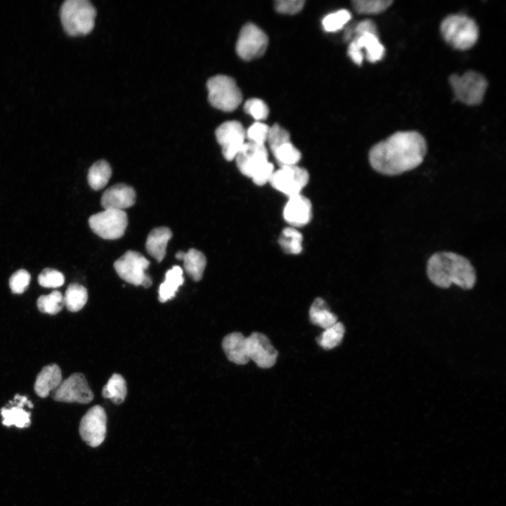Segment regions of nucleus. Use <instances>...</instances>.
Listing matches in <instances>:
<instances>
[{"label":"nucleus","mask_w":506,"mask_h":506,"mask_svg":"<svg viewBox=\"0 0 506 506\" xmlns=\"http://www.w3.org/2000/svg\"><path fill=\"white\" fill-rule=\"evenodd\" d=\"M427 150L426 140L420 133L398 131L374 145L369 151L368 159L377 172L396 176L421 164Z\"/></svg>","instance_id":"1"},{"label":"nucleus","mask_w":506,"mask_h":506,"mask_svg":"<svg viewBox=\"0 0 506 506\" xmlns=\"http://www.w3.org/2000/svg\"><path fill=\"white\" fill-rule=\"evenodd\" d=\"M427 274L437 287L448 288L455 284L464 290L473 288L476 271L466 257L452 252L433 254L427 261Z\"/></svg>","instance_id":"2"},{"label":"nucleus","mask_w":506,"mask_h":506,"mask_svg":"<svg viewBox=\"0 0 506 506\" xmlns=\"http://www.w3.org/2000/svg\"><path fill=\"white\" fill-rule=\"evenodd\" d=\"M96 11L87 0H66L60 8V18L65 31L71 36L89 33L95 25Z\"/></svg>","instance_id":"3"},{"label":"nucleus","mask_w":506,"mask_h":506,"mask_svg":"<svg viewBox=\"0 0 506 506\" xmlns=\"http://www.w3.org/2000/svg\"><path fill=\"white\" fill-rule=\"evenodd\" d=\"M441 33L451 46L459 50L472 48L479 37V28L475 21L463 14H453L441 23Z\"/></svg>","instance_id":"4"},{"label":"nucleus","mask_w":506,"mask_h":506,"mask_svg":"<svg viewBox=\"0 0 506 506\" xmlns=\"http://www.w3.org/2000/svg\"><path fill=\"white\" fill-rule=\"evenodd\" d=\"M208 99L210 104L224 112L235 110L242 102L240 89L235 80L226 75H216L207 83Z\"/></svg>","instance_id":"5"},{"label":"nucleus","mask_w":506,"mask_h":506,"mask_svg":"<svg viewBox=\"0 0 506 506\" xmlns=\"http://www.w3.org/2000/svg\"><path fill=\"white\" fill-rule=\"evenodd\" d=\"M449 82L455 98L469 105L482 102L488 86L486 78L474 71H468L461 76L452 74Z\"/></svg>","instance_id":"6"},{"label":"nucleus","mask_w":506,"mask_h":506,"mask_svg":"<svg viewBox=\"0 0 506 506\" xmlns=\"http://www.w3.org/2000/svg\"><path fill=\"white\" fill-rule=\"evenodd\" d=\"M89 224L91 230L100 238L115 240L124 235L128 218L124 210L105 209L91 216Z\"/></svg>","instance_id":"7"},{"label":"nucleus","mask_w":506,"mask_h":506,"mask_svg":"<svg viewBox=\"0 0 506 506\" xmlns=\"http://www.w3.org/2000/svg\"><path fill=\"white\" fill-rule=\"evenodd\" d=\"M268 37L265 32L252 23L245 25L236 43V51L245 60H251L264 55L268 46Z\"/></svg>","instance_id":"8"},{"label":"nucleus","mask_w":506,"mask_h":506,"mask_svg":"<svg viewBox=\"0 0 506 506\" xmlns=\"http://www.w3.org/2000/svg\"><path fill=\"white\" fill-rule=\"evenodd\" d=\"M309 180L308 171L297 165L280 167L274 171L270 183L289 197L300 194Z\"/></svg>","instance_id":"9"},{"label":"nucleus","mask_w":506,"mask_h":506,"mask_svg":"<svg viewBox=\"0 0 506 506\" xmlns=\"http://www.w3.org/2000/svg\"><path fill=\"white\" fill-rule=\"evenodd\" d=\"M107 417L105 410L96 405L91 408L83 416L79 424V434L89 446H99L106 435Z\"/></svg>","instance_id":"10"},{"label":"nucleus","mask_w":506,"mask_h":506,"mask_svg":"<svg viewBox=\"0 0 506 506\" xmlns=\"http://www.w3.org/2000/svg\"><path fill=\"white\" fill-rule=\"evenodd\" d=\"M53 397L60 402L89 403L93 398V394L85 376L76 372L61 382L54 390Z\"/></svg>","instance_id":"11"},{"label":"nucleus","mask_w":506,"mask_h":506,"mask_svg":"<svg viewBox=\"0 0 506 506\" xmlns=\"http://www.w3.org/2000/svg\"><path fill=\"white\" fill-rule=\"evenodd\" d=\"M235 159L240 171L251 179L271 163L265 145L249 141L245 143Z\"/></svg>","instance_id":"12"},{"label":"nucleus","mask_w":506,"mask_h":506,"mask_svg":"<svg viewBox=\"0 0 506 506\" xmlns=\"http://www.w3.org/2000/svg\"><path fill=\"white\" fill-rule=\"evenodd\" d=\"M217 142L221 145L222 154L228 161L235 158L245 144L246 131L238 121L222 123L215 131Z\"/></svg>","instance_id":"13"},{"label":"nucleus","mask_w":506,"mask_h":506,"mask_svg":"<svg viewBox=\"0 0 506 506\" xmlns=\"http://www.w3.org/2000/svg\"><path fill=\"white\" fill-rule=\"evenodd\" d=\"M363 50L365 51L366 59L371 63L380 60L385 52L378 34L372 33L356 34L349 45L348 55L358 65H361L363 60Z\"/></svg>","instance_id":"14"},{"label":"nucleus","mask_w":506,"mask_h":506,"mask_svg":"<svg viewBox=\"0 0 506 506\" xmlns=\"http://www.w3.org/2000/svg\"><path fill=\"white\" fill-rule=\"evenodd\" d=\"M246 355L261 368H271L276 362L278 353L265 335L254 332L245 337Z\"/></svg>","instance_id":"15"},{"label":"nucleus","mask_w":506,"mask_h":506,"mask_svg":"<svg viewBox=\"0 0 506 506\" xmlns=\"http://www.w3.org/2000/svg\"><path fill=\"white\" fill-rule=\"evenodd\" d=\"M149 261L139 252L129 250L114 263L118 275L134 285H141Z\"/></svg>","instance_id":"16"},{"label":"nucleus","mask_w":506,"mask_h":506,"mask_svg":"<svg viewBox=\"0 0 506 506\" xmlns=\"http://www.w3.org/2000/svg\"><path fill=\"white\" fill-rule=\"evenodd\" d=\"M100 202L105 209L124 210L134 205L136 192L125 183L115 184L103 193Z\"/></svg>","instance_id":"17"},{"label":"nucleus","mask_w":506,"mask_h":506,"mask_svg":"<svg viewBox=\"0 0 506 506\" xmlns=\"http://www.w3.org/2000/svg\"><path fill=\"white\" fill-rule=\"evenodd\" d=\"M310 200L301 194L290 197L283 209L285 220L292 226L307 224L311 218Z\"/></svg>","instance_id":"18"},{"label":"nucleus","mask_w":506,"mask_h":506,"mask_svg":"<svg viewBox=\"0 0 506 506\" xmlns=\"http://www.w3.org/2000/svg\"><path fill=\"white\" fill-rule=\"evenodd\" d=\"M61 370L56 364L48 365L37 375L34 383L36 394L45 398L52 390L57 389L62 382Z\"/></svg>","instance_id":"19"},{"label":"nucleus","mask_w":506,"mask_h":506,"mask_svg":"<svg viewBox=\"0 0 506 506\" xmlns=\"http://www.w3.org/2000/svg\"><path fill=\"white\" fill-rule=\"evenodd\" d=\"M222 348L228 359L235 364L245 365L249 361L246 355L245 337L240 332L226 335L222 341Z\"/></svg>","instance_id":"20"},{"label":"nucleus","mask_w":506,"mask_h":506,"mask_svg":"<svg viewBox=\"0 0 506 506\" xmlns=\"http://www.w3.org/2000/svg\"><path fill=\"white\" fill-rule=\"evenodd\" d=\"M172 236L171 230L167 227H158L153 229L148 235L146 250L157 261L163 260L166 254V248Z\"/></svg>","instance_id":"21"},{"label":"nucleus","mask_w":506,"mask_h":506,"mask_svg":"<svg viewBox=\"0 0 506 506\" xmlns=\"http://www.w3.org/2000/svg\"><path fill=\"white\" fill-rule=\"evenodd\" d=\"M183 281V270L180 266H174L169 269L165 274L164 281L159 288V301L164 303L172 299Z\"/></svg>","instance_id":"22"},{"label":"nucleus","mask_w":506,"mask_h":506,"mask_svg":"<svg viewBox=\"0 0 506 506\" xmlns=\"http://www.w3.org/2000/svg\"><path fill=\"white\" fill-rule=\"evenodd\" d=\"M309 319L311 323L323 329L337 322V316L330 311L327 303L320 297L316 298L310 307Z\"/></svg>","instance_id":"23"},{"label":"nucleus","mask_w":506,"mask_h":506,"mask_svg":"<svg viewBox=\"0 0 506 506\" xmlns=\"http://www.w3.org/2000/svg\"><path fill=\"white\" fill-rule=\"evenodd\" d=\"M181 260L183 261V266L188 275L195 281L200 280L207 264L204 254L191 248L184 252Z\"/></svg>","instance_id":"24"},{"label":"nucleus","mask_w":506,"mask_h":506,"mask_svg":"<svg viewBox=\"0 0 506 506\" xmlns=\"http://www.w3.org/2000/svg\"><path fill=\"white\" fill-rule=\"evenodd\" d=\"M112 176V169L109 163L103 160L93 163L89 169L87 181L89 185L95 190L104 188Z\"/></svg>","instance_id":"25"},{"label":"nucleus","mask_w":506,"mask_h":506,"mask_svg":"<svg viewBox=\"0 0 506 506\" xmlns=\"http://www.w3.org/2000/svg\"><path fill=\"white\" fill-rule=\"evenodd\" d=\"M126 384L123 377L113 374L102 390L104 398H110L114 403H122L126 396Z\"/></svg>","instance_id":"26"},{"label":"nucleus","mask_w":506,"mask_h":506,"mask_svg":"<svg viewBox=\"0 0 506 506\" xmlns=\"http://www.w3.org/2000/svg\"><path fill=\"white\" fill-rule=\"evenodd\" d=\"M64 304L72 312L81 310L88 299L86 289L78 283H72L65 291Z\"/></svg>","instance_id":"27"},{"label":"nucleus","mask_w":506,"mask_h":506,"mask_svg":"<svg viewBox=\"0 0 506 506\" xmlns=\"http://www.w3.org/2000/svg\"><path fill=\"white\" fill-rule=\"evenodd\" d=\"M302 241V235L293 227L284 228L278 238V243L283 251L292 254H297L301 252Z\"/></svg>","instance_id":"28"},{"label":"nucleus","mask_w":506,"mask_h":506,"mask_svg":"<svg viewBox=\"0 0 506 506\" xmlns=\"http://www.w3.org/2000/svg\"><path fill=\"white\" fill-rule=\"evenodd\" d=\"M1 414L3 417L2 423L7 427L15 425L19 428H25L29 427L31 423L30 413L18 406L11 408H3Z\"/></svg>","instance_id":"29"},{"label":"nucleus","mask_w":506,"mask_h":506,"mask_svg":"<svg viewBox=\"0 0 506 506\" xmlns=\"http://www.w3.org/2000/svg\"><path fill=\"white\" fill-rule=\"evenodd\" d=\"M344 332V325L337 321L335 324L325 329L323 332L318 337L316 341L323 349H332L342 342Z\"/></svg>","instance_id":"30"},{"label":"nucleus","mask_w":506,"mask_h":506,"mask_svg":"<svg viewBox=\"0 0 506 506\" xmlns=\"http://www.w3.org/2000/svg\"><path fill=\"white\" fill-rule=\"evenodd\" d=\"M272 153L280 167L297 165L301 159V153L290 141L280 145Z\"/></svg>","instance_id":"31"},{"label":"nucleus","mask_w":506,"mask_h":506,"mask_svg":"<svg viewBox=\"0 0 506 506\" xmlns=\"http://www.w3.org/2000/svg\"><path fill=\"white\" fill-rule=\"evenodd\" d=\"M39 310L44 313L56 314L64 305L63 294L59 291H53L48 295H41L37 299Z\"/></svg>","instance_id":"32"},{"label":"nucleus","mask_w":506,"mask_h":506,"mask_svg":"<svg viewBox=\"0 0 506 506\" xmlns=\"http://www.w3.org/2000/svg\"><path fill=\"white\" fill-rule=\"evenodd\" d=\"M349 11L345 9L337 11L327 15L322 21L323 29L329 32L339 31L350 20Z\"/></svg>","instance_id":"33"},{"label":"nucleus","mask_w":506,"mask_h":506,"mask_svg":"<svg viewBox=\"0 0 506 506\" xmlns=\"http://www.w3.org/2000/svg\"><path fill=\"white\" fill-rule=\"evenodd\" d=\"M391 0H356L353 1L356 11L362 14H377L388 8Z\"/></svg>","instance_id":"34"},{"label":"nucleus","mask_w":506,"mask_h":506,"mask_svg":"<svg viewBox=\"0 0 506 506\" xmlns=\"http://www.w3.org/2000/svg\"><path fill=\"white\" fill-rule=\"evenodd\" d=\"M63 274L53 268H45L38 276L39 284L44 287H58L63 285Z\"/></svg>","instance_id":"35"},{"label":"nucleus","mask_w":506,"mask_h":506,"mask_svg":"<svg viewBox=\"0 0 506 506\" xmlns=\"http://www.w3.org/2000/svg\"><path fill=\"white\" fill-rule=\"evenodd\" d=\"M290 141L288 131L278 124H274L269 128L268 142L271 152L280 145Z\"/></svg>","instance_id":"36"},{"label":"nucleus","mask_w":506,"mask_h":506,"mask_svg":"<svg viewBox=\"0 0 506 506\" xmlns=\"http://www.w3.org/2000/svg\"><path fill=\"white\" fill-rule=\"evenodd\" d=\"M244 110L258 121L266 119L269 112L267 105L259 98L247 100L244 105Z\"/></svg>","instance_id":"37"},{"label":"nucleus","mask_w":506,"mask_h":506,"mask_svg":"<svg viewBox=\"0 0 506 506\" xmlns=\"http://www.w3.org/2000/svg\"><path fill=\"white\" fill-rule=\"evenodd\" d=\"M269 128L266 124L255 122L246 131V138L249 142L264 145L267 141Z\"/></svg>","instance_id":"38"},{"label":"nucleus","mask_w":506,"mask_h":506,"mask_svg":"<svg viewBox=\"0 0 506 506\" xmlns=\"http://www.w3.org/2000/svg\"><path fill=\"white\" fill-rule=\"evenodd\" d=\"M30 281V274L25 269H20L15 272L9 279V287L15 294L24 292Z\"/></svg>","instance_id":"39"},{"label":"nucleus","mask_w":506,"mask_h":506,"mask_svg":"<svg viewBox=\"0 0 506 506\" xmlns=\"http://www.w3.org/2000/svg\"><path fill=\"white\" fill-rule=\"evenodd\" d=\"M304 5L302 0H279L275 2V8L279 13L295 14L300 11Z\"/></svg>","instance_id":"40"},{"label":"nucleus","mask_w":506,"mask_h":506,"mask_svg":"<svg viewBox=\"0 0 506 506\" xmlns=\"http://www.w3.org/2000/svg\"><path fill=\"white\" fill-rule=\"evenodd\" d=\"M353 33H354L355 35L363 33L378 34L376 25L372 20L368 19L358 22L354 27Z\"/></svg>","instance_id":"41"},{"label":"nucleus","mask_w":506,"mask_h":506,"mask_svg":"<svg viewBox=\"0 0 506 506\" xmlns=\"http://www.w3.org/2000/svg\"><path fill=\"white\" fill-rule=\"evenodd\" d=\"M15 399V403L16 406L22 407L25 404L27 405L29 408H32L33 405L32 403L27 399L26 396H20L18 394H16L14 397Z\"/></svg>","instance_id":"42"},{"label":"nucleus","mask_w":506,"mask_h":506,"mask_svg":"<svg viewBox=\"0 0 506 506\" xmlns=\"http://www.w3.org/2000/svg\"><path fill=\"white\" fill-rule=\"evenodd\" d=\"M152 285V279L149 276V275H146L145 278L143 280L141 285H143L144 287H149Z\"/></svg>","instance_id":"43"}]
</instances>
